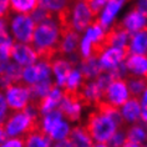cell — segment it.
Wrapping results in <instances>:
<instances>
[{"mask_svg": "<svg viewBox=\"0 0 147 147\" xmlns=\"http://www.w3.org/2000/svg\"><path fill=\"white\" fill-rule=\"evenodd\" d=\"M85 126L94 140V146H107L111 136L123 126L119 107L100 104L87 116Z\"/></svg>", "mask_w": 147, "mask_h": 147, "instance_id": "obj_1", "label": "cell"}, {"mask_svg": "<svg viewBox=\"0 0 147 147\" xmlns=\"http://www.w3.org/2000/svg\"><path fill=\"white\" fill-rule=\"evenodd\" d=\"M64 29L65 25L61 18L53 15L36 24L31 45L36 49L40 56L51 57L57 53V46Z\"/></svg>", "mask_w": 147, "mask_h": 147, "instance_id": "obj_2", "label": "cell"}, {"mask_svg": "<svg viewBox=\"0 0 147 147\" xmlns=\"http://www.w3.org/2000/svg\"><path fill=\"white\" fill-rule=\"evenodd\" d=\"M61 19L65 28L72 29L81 34L96 20V13L91 9L87 0H72Z\"/></svg>", "mask_w": 147, "mask_h": 147, "instance_id": "obj_3", "label": "cell"}, {"mask_svg": "<svg viewBox=\"0 0 147 147\" xmlns=\"http://www.w3.org/2000/svg\"><path fill=\"white\" fill-rule=\"evenodd\" d=\"M8 19V32L15 42H31L36 23L30 14L10 13Z\"/></svg>", "mask_w": 147, "mask_h": 147, "instance_id": "obj_4", "label": "cell"}, {"mask_svg": "<svg viewBox=\"0 0 147 147\" xmlns=\"http://www.w3.org/2000/svg\"><path fill=\"white\" fill-rule=\"evenodd\" d=\"M38 123V119L32 117L26 110L11 111L3 127L8 137H25L31 130H34Z\"/></svg>", "mask_w": 147, "mask_h": 147, "instance_id": "obj_5", "label": "cell"}, {"mask_svg": "<svg viewBox=\"0 0 147 147\" xmlns=\"http://www.w3.org/2000/svg\"><path fill=\"white\" fill-rule=\"evenodd\" d=\"M20 81L28 86L39 82H54L51 71V57L40 56L39 60L31 65L24 66L21 70Z\"/></svg>", "mask_w": 147, "mask_h": 147, "instance_id": "obj_6", "label": "cell"}, {"mask_svg": "<svg viewBox=\"0 0 147 147\" xmlns=\"http://www.w3.org/2000/svg\"><path fill=\"white\" fill-rule=\"evenodd\" d=\"M4 95L11 111L24 110L31 102H35L30 86L25 85L21 81L13 82L10 86H8L4 90Z\"/></svg>", "mask_w": 147, "mask_h": 147, "instance_id": "obj_7", "label": "cell"}, {"mask_svg": "<svg viewBox=\"0 0 147 147\" xmlns=\"http://www.w3.org/2000/svg\"><path fill=\"white\" fill-rule=\"evenodd\" d=\"M127 50L121 49V47H116L109 44H104L102 46L98 47L96 57L100 64V67L102 71L111 72L115 69H117L120 65H122L127 56Z\"/></svg>", "mask_w": 147, "mask_h": 147, "instance_id": "obj_8", "label": "cell"}, {"mask_svg": "<svg viewBox=\"0 0 147 147\" xmlns=\"http://www.w3.org/2000/svg\"><path fill=\"white\" fill-rule=\"evenodd\" d=\"M131 97V92L126 79H112V81L105 87L104 98L101 104L113 107H120Z\"/></svg>", "mask_w": 147, "mask_h": 147, "instance_id": "obj_9", "label": "cell"}, {"mask_svg": "<svg viewBox=\"0 0 147 147\" xmlns=\"http://www.w3.org/2000/svg\"><path fill=\"white\" fill-rule=\"evenodd\" d=\"M80 36H81L80 32L72 30V29L65 28L60 38V42H59L56 54L64 55V56L69 57L75 65H78V62L80 61V56L78 54Z\"/></svg>", "mask_w": 147, "mask_h": 147, "instance_id": "obj_10", "label": "cell"}, {"mask_svg": "<svg viewBox=\"0 0 147 147\" xmlns=\"http://www.w3.org/2000/svg\"><path fill=\"white\" fill-rule=\"evenodd\" d=\"M127 1L128 0H110L96 14V21L100 23L107 30H110L117 24V19H119L120 14L122 13Z\"/></svg>", "mask_w": 147, "mask_h": 147, "instance_id": "obj_11", "label": "cell"}, {"mask_svg": "<svg viewBox=\"0 0 147 147\" xmlns=\"http://www.w3.org/2000/svg\"><path fill=\"white\" fill-rule=\"evenodd\" d=\"M85 102L80 98L79 95L65 94L59 109L62 111L66 119L70 120L72 123H76L81 121L85 112Z\"/></svg>", "mask_w": 147, "mask_h": 147, "instance_id": "obj_12", "label": "cell"}, {"mask_svg": "<svg viewBox=\"0 0 147 147\" xmlns=\"http://www.w3.org/2000/svg\"><path fill=\"white\" fill-rule=\"evenodd\" d=\"M75 64L69 57L60 54H55L51 56V71H53L54 85L64 87L70 71L74 69Z\"/></svg>", "mask_w": 147, "mask_h": 147, "instance_id": "obj_13", "label": "cell"}, {"mask_svg": "<svg viewBox=\"0 0 147 147\" xmlns=\"http://www.w3.org/2000/svg\"><path fill=\"white\" fill-rule=\"evenodd\" d=\"M40 55L31 42H15L11 51V60L21 67L31 65L39 60Z\"/></svg>", "mask_w": 147, "mask_h": 147, "instance_id": "obj_14", "label": "cell"}, {"mask_svg": "<svg viewBox=\"0 0 147 147\" xmlns=\"http://www.w3.org/2000/svg\"><path fill=\"white\" fill-rule=\"evenodd\" d=\"M104 87H102L96 79L86 80L84 82L79 92L80 98L89 106H98L104 98Z\"/></svg>", "mask_w": 147, "mask_h": 147, "instance_id": "obj_15", "label": "cell"}, {"mask_svg": "<svg viewBox=\"0 0 147 147\" xmlns=\"http://www.w3.org/2000/svg\"><path fill=\"white\" fill-rule=\"evenodd\" d=\"M119 25L127 32L134 34V32L147 29V15L138 11L137 9L132 8L122 15L121 20L119 21Z\"/></svg>", "mask_w": 147, "mask_h": 147, "instance_id": "obj_16", "label": "cell"}, {"mask_svg": "<svg viewBox=\"0 0 147 147\" xmlns=\"http://www.w3.org/2000/svg\"><path fill=\"white\" fill-rule=\"evenodd\" d=\"M23 67L13 60L0 62V90L4 91L13 82L20 81Z\"/></svg>", "mask_w": 147, "mask_h": 147, "instance_id": "obj_17", "label": "cell"}, {"mask_svg": "<svg viewBox=\"0 0 147 147\" xmlns=\"http://www.w3.org/2000/svg\"><path fill=\"white\" fill-rule=\"evenodd\" d=\"M65 94L66 92L62 87L54 85L50 89L49 92H47L41 100L36 102V104H38V107H39V111H40V115L60 107V104L65 96Z\"/></svg>", "mask_w": 147, "mask_h": 147, "instance_id": "obj_18", "label": "cell"}, {"mask_svg": "<svg viewBox=\"0 0 147 147\" xmlns=\"http://www.w3.org/2000/svg\"><path fill=\"white\" fill-rule=\"evenodd\" d=\"M125 65L128 76L147 79V54H127Z\"/></svg>", "mask_w": 147, "mask_h": 147, "instance_id": "obj_19", "label": "cell"}, {"mask_svg": "<svg viewBox=\"0 0 147 147\" xmlns=\"http://www.w3.org/2000/svg\"><path fill=\"white\" fill-rule=\"evenodd\" d=\"M119 110L123 125H132L141 121V105L138 97L131 96L123 105L120 106Z\"/></svg>", "mask_w": 147, "mask_h": 147, "instance_id": "obj_20", "label": "cell"}, {"mask_svg": "<svg viewBox=\"0 0 147 147\" xmlns=\"http://www.w3.org/2000/svg\"><path fill=\"white\" fill-rule=\"evenodd\" d=\"M127 147H141L147 145V126L141 121L132 125H127Z\"/></svg>", "mask_w": 147, "mask_h": 147, "instance_id": "obj_21", "label": "cell"}, {"mask_svg": "<svg viewBox=\"0 0 147 147\" xmlns=\"http://www.w3.org/2000/svg\"><path fill=\"white\" fill-rule=\"evenodd\" d=\"M107 29L104 28L100 23H97L96 20L94 21L90 26H87L85 30L81 32V36L84 39H86L89 42L98 50V47L102 46L106 42V38H107Z\"/></svg>", "mask_w": 147, "mask_h": 147, "instance_id": "obj_22", "label": "cell"}, {"mask_svg": "<svg viewBox=\"0 0 147 147\" xmlns=\"http://www.w3.org/2000/svg\"><path fill=\"white\" fill-rule=\"evenodd\" d=\"M69 141L72 147H90L94 146V140L85 125H75L70 132Z\"/></svg>", "mask_w": 147, "mask_h": 147, "instance_id": "obj_23", "label": "cell"}, {"mask_svg": "<svg viewBox=\"0 0 147 147\" xmlns=\"http://www.w3.org/2000/svg\"><path fill=\"white\" fill-rule=\"evenodd\" d=\"M72 126H74L72 122L66 119V117H64V119H61L59 121V122L51 128L49 135H47L51 138V141H53V146H56L57 143L69 140V136H70V132L72 130Z\"/></svg>", "mask_w": 147, "mask_h": 147, "instance_id": "obj_24", "label": "cell"}, {"mask_svg": "<svg viewBox=\"0 0 147 147\" xmlns=\"http://www.w3.org/2000/svg\"><path fill=\"white\" fill-rule=\"evenodd\" d=\"M85 81H86V79H85V76H84V74L81 72V70L78 67V65H75L74 69L70 71L62 89L65 90L66 94L79 95L80 90H81V87Z\"/></svg>", "mask_w": 147, "mask_h": 147, "instance_id": "obj_25", "label": "cell"}, {"mask_svg": "<svg viewBox=\"0 0 147 147\" xmlns=\"http://www.w3.org/2000/svg\"><path fill=\"white\" fill-rule=\"evenodd\" d=\"M130 32H127L120 25H115L107 31V38H106V44L116 47H121V49H126L130 41Z\"/></svg>", "mask_w": 147, "mask_h": 147, "instance_id": "obj_26", "label": "cell"}, {"mask_svg": "<svg viewBox=\"0 0 147 147\" xmlns=\"http://www.w3.org/2000/svg\"><path fill=\"white\" fill-rule=\"evenodd\" d=\"M128 54H147V29L130 35L127 45Z\"/></svg>", "mask_w": 147, "mask_h": 147, "instance_id": "obj_27", "label": "cell"}, {"mask_svg": "<svg viewBox=\"0 0 147 147\" xmlns=\"http://www.w3.org/2000/svg\"><path fill=\"white\" fill-rule=\"evenodd\" d=\"M78 67L81 70V72L84 74V76H85L86 80L96 79L102 72L100 64H98V61H97L96 55L86 57V59H80V61L78 62Z\"/></svg>", "mask_w": 147, "mask_h": 147, "instance_id": "obj_28", "label": "cell"}, {"mask_svg": "<svg viewBox=\"0 0 147 147\" xmlns=\"http://www.w3.org/2000/svg\"><path fill=\"white\" fill-rule=\"evenodd\" d=\"M24 142H25V146H28V147H50V146H53L51 138L45 132L39 130L38 127H35L34 130H31L25 136Z\"/></svg>", "mask_w": 147, "mask_h": 147, "instance_id": "obj_29", "label": "cell"}, {"mask_svg": "<svg viewBox=\"0 0 147 147\" xmlns=\"http://www.w3.org/2000/svg\"><path fill=\"white\" fill-rule=\"evenodd\" d=\"M72 0H39V6L45 9L50 15L61 18Z\"/></svg>", "mask_w": 147, "mask_h": 147, "instance_id": "obj_30", "label": "cell"}, {"mask_svg": "<svg viewBox=\"0 0 147 147\" xmlns=\"http://www.w3.org/2000/svg\"><path fill=\"white\" fill-rule=\"evenodd\" d=\"M14 39L9 32L0 35V62L11 60V51L14 47Z\"/></svg>", "mask_w": 147, "mask_h": 147, "instance_id": "obj_31", "label": "cell"}, {"mask_svg": "<svg viewBox=\"0 0 147 147\" xmlns=\"http://www.w3.org/2000/svg\"><path fill=\"white\" fill-rule=\"evenodd\" d=\"M39 5V0H10L13 13L30 14Z\"/></svg>", "mask_w": 147, "mask_h": 147, "instance_id": "obj_32", "label": "cell"}, {"mask_svg": "<svg viewBox=\"0 0 147 147\" xmlns=\"http://www.w3.org/2000/svg\"><path fill=\"white\" fill-rule=\"evenodd\" d=\"M126 80H127V85H128V89H130L131 96L138 97L147 87V79L128 76Z\"/></svg>", "mask_w": 147, "mask_h": 147, "instance_id": "obj_33", "label": "cell"}, {"mask_svg": "<svg viewBox=\"0 0 147 147\" xmlns=\"http://www.w3.org/2000/svg\"><path fill=\"white\" fill-rule=\"evenodd\" d=\"M53 86H54V82H39V84H35V85L30 86L34 101L35 102L40 101L47 92H49Z\"/></svg>", "mask_w": 147, "mask_h": 147, "instance_id": "obj_34", "label": "cell"}, {"mask_svg": "<svg viewBox=\"0 0 147 147\" xmlns=\"http://www.w3.org/2000/svg\"><path fill=\"white\" fill-rule=\"evenodd\" d=\"M127 143V136H126V130L120 127L115 134L111 136L110 141L107 142V146L111 147H123Z\"/></svg>", "mask_w": 147, "mask_h": 147, "instance_id": "obj_35", "label": "cell"}, {"mask_svg": "<svg viewBox=\"0 0 147 147\" xmlns=\"http://www.w3.org/2000/svg\"><path fill=\"white\" fill-rule=\"evenodd\" d=\"M10 112H11V110H10L8 101H6V98H5L4 91L0 90V125H3L5 122V120L8 119Z\"/></svg>", "mask_w": 147, "mask_h": 147, "instance_id": "obj_36", "label": "cell"}, {"mask_svg": "<svg viewBox=\"0 0 147 147\" xmlns=\"http://www.w3.org/2000/svg\"><path fill=\"white\" fill-rule=\"evenodd\" d=\"M140 105H141V122L147 126V87L138 96Z\"/></svg>", "mask_w": 147, "mask_h": 147, "instance_id": "obj_37", "label": "cell"}, {"mask_svg": "<svg viewBox=\"0 0 147 147\" xmlns=\"http://www.w3.org/2000/svg\"><path fill=\"white\" fill-rule=\"evenodd\" d=\"M30 15L32 16V19H34L35 23L38 24V23H41V21H44L45 19H47V18L50 16V14L47 13L45 9H42L41 6L38 5V6H36V8L30 13Z\"/></svg>", "mask_w": 147, "mask_h": 147, "instance_id": "obj_38", "label": "cell"}, {"mask_svg": "<svg viewBox=\"0 0 147 147\" xmlns=\"http://www.w3.org/2000/svg\"><path fill=\"white\" fill-rule=\"evenodd\" d=\"M25 146L24 138L23 137H8L4 140L1 147H23Z\"/></svg>", "mask_w": 147, "mask_h": 147, "instance_id": "obj_39", "label": "cell"}, {"mask_svg": "<svg viewBox=\"0 0 147 147\" xmlns=\"http://www.w3.org/2000/svg\"><path fill=\"white\" fill-rule=\"evenodd\" d=\"M11 13L10 0H0V18H8Z\"/></svg>", "mask_w": 147, "mask_h": 147, "instance_id": "obj_40", "label": "cell"}, {"mask_svg": "<svg viewBox=\"0 0 147 147\" xmlns=\"http://www.w3.org/2000/svg\"><path fill=\"white\" fill-rule=\"evenodd\" d=\"M109 1L110 0H87V3H89V5L91 6V9H92L96 14L100 11Z\"/></svg>", "mask_w": 147, "mask_h": 147, "instance_id": "obj_41", "label": "cell"}, {"mask_svg": "<svg viewBox=\"0 0 147 147\" xmlns=\"http://www.w3.org/2000/svg\"><path fill=\"white\" fill-rule=\"evenodd\" d=\"M134 8L137 9L138 11L147 15V0H135L134 1Z\"/></svg>", "mask_w": 147, "mask_h": 147, "instance_id": "obj_42", "label": "cell"}, {"mask_svg": "<svg viewBox=\"0 0 147 147\" xmlns=\"http://www.w3.org/2000/svg\"><path fill=\"white\" fill-rule=\"evenodd\" d=\"M8 32V19L6 18H0V35Z\"/></svg>", "mask_w": 147, "mask_h": 147, "instance_id": "obj_43", "label": "cell"}, {"mask_svg": "<svg viewBox=\"0 0 147 147\" xmlns=\"http://www.w3.org/2000/svg\"><path fill=\"white\" fill-rule=\"evenodd\" d=\"M5 138H6L5 130H4V127H3V125H0V147H1V145H3V142H4Z\"/></svg>", "mask_w": 147, "mask_h": 147, "instance_id": "obj_44", "label": "cell"}]
</instances>
